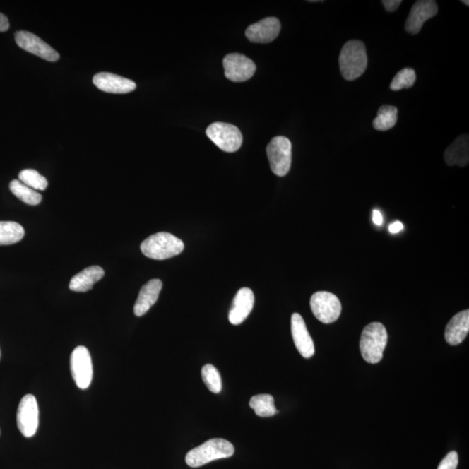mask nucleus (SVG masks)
<instances>
[{
	"label": "nucleus",
	"instance_id": "f257e3e1",
	"mask_svg": "<svg viewBox=\"0 0 469 469\" xmlns=\"http://www.w3.org/2000/svg\"><path fill=\"white\" fill-rule=\"evenodd\" d=\"M339 66L346 81H352L360 78L368 66L364 44L360 40L348 41L340 52Z\"/></svg>",
	"mask_w": 469,
	"mask_h": 469
},
{
	"label": "nucleus",
	"instance_id": "f03ea898",
	"mask_svg": "<svg viewBox=\"0 0 469 469\" xmlns=\"http://www.w3.org/2000/svg\"><path fill=\"white\" fill-rule=\"evenodd\" d=\"M234 453V448L232 442L225 439L215 438L189 451L185 456V461L188 466L199 468L210 461L229 458Z\"/></svg>",
	"mask_w": 469,
	"mask_h": 469
},
{
	"label": "nucleus",
	"instance_id": "7ed1b4c3",
	"mask_svg": "<svg viewBox=\"0 0 469 469\" xmlns=\"http://www.w3.org/2000/svg\"><path fill=\"white\" fill-rule=\"evenodd\" d=\"M143 255L155 260H165L181 254L184 251L183 241L167 232L151 234L141 244Z\"/></svg>",
	"mask_w": 469,
	"mask_h": 469
},
{
	"label": "nucleus",
	"instance_id": "20e7f679",
	"mask_svg": "<svg viewBox=\"0 0 469 469\" xmlns=\"http://www.w3.org/2000/svg\"><path fill=\"white\" fill-rule=\"evenodd\" d=\"M388 343V332L383 324L372 323L363 328L360 350L367 362L376 364L384 357V352Z\"/></svg>",
	"mask_w": 469,
	"mask_h": 469
},
{
	"label": "nucleus",
	"instance_id": "39448f33",
	"mask_svg": "<svg viewBox=\"0 0 469 469\" xmlns=\"http://www.w3.org/2000/svg\"><path fill=\"white\" fill-rule=\"evenodd\" d=\"M267 155L271 171L278 177H285L290 172L292 161V146L289 138L278 136L267 146Z\"/></svg>",
	"mask_w": 469,
	"mask_h": 469
},
{
	"label": "nucleus",
	"instance_id": "423d86ee",
	"mask_svg": "<svg viewBox=\"0 0 469 469\" xmlns=\"http://www.w3.org/2000/svg\"><path fill=\"white\" fill-rule=\"evenodd\" d=\"M206 134L219 149L226 153H234L243 143V135L233 124L214 123L207 128Z\"/></svg>",
	"mask_w": 469,
	"mask_h": 469
},
{
	"label": "nucleus",
	"instance_id": "0eeeda50",
	"mask_svg": "<svg viewBox=\"0 0 469 469\" xmlns=\"http://www.w3.org/2000/svg\"><path fill=\"white\" fill-rule=\"evenodd\" d=\"M310 308L317 320L325 324L334 323L342 313V304L336 295L319 291L310 298Z\"/></svg>",
	"mask_w": 469,
	"mask_h": 469
},
{
	"label": "nucleus",
	"instance_id": "6e6552de",
	"mask_svg": "<svg viewBox=\"0 0 469 469\" xmlns=\"http://www.w3.org/2000/svg\"><path fill=\"white\" fill-rule=\"evenodd\" d=\"M71 370L78 387L81 389L89 388L93 376L92 357L85 346H78L71 355Z\"/></svg>",
	"mask_w": 469,
	"mask_h": 469
},
{
	"label": "nucleus",
	"instance_id": "1a4fd4ad",
	"mask_svg": "<svg viewBox=\"0 0 469 469\" xmlns=\"http://www.w3.org/2000/svg\"><path fill=\"white\" fill-rule=\"evenodd\" d=\"M40 410L36 397L25 395L20 400L17 412V425L25 437H32L39 427Z\"/></svg>",
	"mask_w": 469,
	"mask_h": 469
},
{
	"label": "nucleus",
	"instance_id": "9d476101",
	"mask_svg": "<svg viewBox=\"0 0 469 469\" xmlns=\"http://www.w3.org/2000/svg\"><path fill=\"white\" fill-rule=\"evenodd\" d=\"M15 41L23 50L40 57L47 61L56 62L60 59L58 52L32 32H17L15 33Z\"/></svg>",
	"mask_w": 469,
	"mask_h": 469
},
{
	"label": "nucleus",
	"instance_id": "9b49d317",
	"mask_svg": "<svg viewBox=\"0 0 469 469\" xmlns=\"http://www.w3.org/2000/svg\"><path fill=\"white\" fill-rule=\"evenodd\" d=\"M222 64H224L225 77L233 82L249 81L256 71V64L251 59L240 54L227 55Z\"/></svg>",
	"mask_w": 469,
	"mask_h": 469
},
{
	"label": "nucleus",
	"instance_id": "f8f14e48",
	"mask_svg": "<svg viewBox=\"0 0 469 469\" xmlns=\"http://www.w3.org/2000/svg\"><path fill=\"white\" fill-rule=\"evenodd\" d=\"M438 6L434 0H420L416 1L407 18L405 29L408 33L418 34L423 24L431 18L436 16Z\"/></svg>",
	"mask_w": 469,
	"mask_h": 469
},
{
	"label": "nucleus",
	"instance_id": "ddd939ff",
	"mask_svg": "<svg viewBox=\"0 0 469 469\" xmlns=\"http://www.w3.org/2000/svg\"><path fill=\"white\" fill-rule=\"evenodd\" d=\"M281 31V23L278 18L270 17L249 26L245 35L253 43H271L277 39Z\"/></svg>",
	"mask_w": 469,
	"mask_h": 469
},
{
	"label": "nucleus",
	"instance_id": "4468645a",
	"mask_svg": "<svg viewBox=\"0 0 469 469\" xmlns=\"http://www.w3.org/2000/svg\"><path fill=\"white\" fill-rule=\"evenodd\" d=\"M291 333L299 353L304 358L312 357L315 354V345L304 319L298 313H294L291 316Z\"/></svg>",
	"mask_w": 469,
	"mask_h": 469
},
{
	"label": "nucleus",
	"instance_id": "2eb2a0df",
	"mask_svg": "<svg viewBox=\"0 0 469 469\" xmlns=\"http://www.w3.org/2000/svg\"><path fill=\"white\" fill-rule=\"evenodd\" d=\"M93 84L103 92L115 94L133 92L137 88L136 83L131 79L109 73H100L94 76Z\"/></svg>",
	"mask_w": 469,
	"mask_h": 469
},
{
	"label": "nucleus",
	"instance_id": "dca6fc26",
	"mask_svg": "<svg viewBox=\"0 0 469 469\" xmlns=\"http://www.w3.org/2000/svg\"><path fill=\"white\" fill-rule=\"evenodd\" d=\"M254 302V293L251 289L242 288L238 290L229 314L230 323L239 325L244 323L252 311Z\"/></svg>",
	"mask_w": 469,
	"mask_h": 469
},
{
	"label": "nucleus",
	"instance_id": "f3484780",
	"mask_svg": "<svg viewBox=\"0 0 469 469\" xmlns=\"http://www.w3.org/2000/svg\"><path fill=\"white\" fill-rule=\"evenodd\" d=\"M162 283L160 279L150 280L140 290L134 306V314L137 316L145 315L156 304L162 290Z\"/></svg>",
	"mask_w": 469,
	"mask_h": 469
},
{
	"label": "nucleus",
	"instance_id": "a211bd4d",
	"mask_svg": "<svg viewBox=\"0 0 469 469\" xmlns=\"http://www.w3.org/2000/svg\"><path fill=\"white\" fill-rule=\"evenodd\" d=\"M469 331L468 309L456 314L446 327L445 340L450 345L456 346L466 339Z\"/></svg>",
	"mask_w": 469,
	"mask_h": 469
},
{
	"label": "nucleus",
	"instance_id": "6ab92c4d",
	"mask_svg": "<svg viewBox=\"0 0 469 469\" xmlns=\"http://www.w3.org/2000/svg\"><path fill=\"white\" fill-rule=\"evenodd\" d=\"M105 271L100 266H90L71 278L69 288L75 292H86L104 278Z\"/></svg>",
	"mask_w": 469,
	"mask_h": 469
},
{
	"label": "nucleus",
	"instance_id": "aec40b11",
	"mask_svg": "<svg viewBox=\"0 0 469 469\" xmlns=\"http://www.w3.org/2000/svg\"><path fill=\"white\" fill-rule=\"evenodd\" d=\"M468 136L461 135L446 150L444 153L445 161L450 166L457 165L464 167L468 164Z\"/></svg>",
	"mask_w": 469,
	"mask_h": 469
},
{
	"label": "nucleus",
	"instance_id": "412c9836",
	"mask_svg": "<svg viewBox=\"0 0 469 469\" xmlns=\"http://www.w3.org/2000/svg\"><path fill=\"white\" fill-rule=\"evenodd\" d=\"M25 237V230L16 222L0 221V245L18 243Z\"/></svg>",
	"mask_w": 469,
	"mask_h": 469
},
{
	"label": "nucleus",
	"instance_id": "4be33fe9",
	"mask_svg": "<svg viewBox=\"0 0 469 469\" xmlns=\"http://www.w3.org/2000/svg\"><path fill=\"white\" fill-rule=\"evenodd\" d=\"M249 406L260 417H271L278 413L275 407L273 396L266 394L254 396L249 400Z\"/></svg>",
	"mask_w": 469,
	"mask_h": 469
},
{
	"label": "nucleus",
	"instance_id": "5701e85b",
	"mask_svg": "<svg viewBox=\"0 0 469 469\" xmlns=\"http://www.w3.org/2000/svg\"><path fill=\"white\" fill-rule=\"evenodd\" d=\"M10 190L17 196L21 201L29 204V206H37L42 201V196L40 193L34 191L33 189L30 188L28 185L23 184L20 180H13L11 182Z\"/></svg>",
	"mask_w": 469,
	"mask_h": 469
},
{
	"label": "nucleus",
	"instance_id": "b1692460",
	"mask_svg": "<svg viewBox=\"0 0 469 469\" xmlns=\"http://www.w3.org/2000/svg\"><path fill=\"white\" fill-rule=\"evenodd\" d=\"M398 109L392 105H383L378 111L377 117L373 121V126L376 130L385 131L391 130L397 122Z\"/></svg>",
	"mask_w": 469,
	"mask_h": 469
},
{
	"label": "nucleus",
	"instance_id": "393cba45",
	"mask_svg": "<svg viewBox=\"0 0 469 469\" xmlns=\"http://www.w3.org/2000/svg\"><path fill=\"white\" fill-rule=\"evenodd\" d=\"M202 378L204 384L214 394L222 391V378L217 368L211 364H206L202 369Z\"/></svg>",
	"mask_w": 469,
	"mask_h": 469
},
{
	"label": "nucleus",
	"instance_id": "a878e982",
	"mask_svg": "<svg viewBox=\"0 0 469 469\" xmlns=\"http://www.w3.org/2000/svg\"><path fill=\"white\" fill-rule=\"evenodd\" d=\"M18 179L33 190L44 191L48 186L47 179L35 170H23L18 175Z\"/></svg>",
	"mask_w": 469,
	"mask_h": 469
},
{
	"label": "nucleus",
	"instance_id": "bb28decb",
	"mask_svg": "<svg viewBox=\"0 0 469 469\" xmlns=\"http://www.w3.org/2000/svg\"><path fill=\"white\" fill-rule=\"evenodd\" d=\"M416 81V74L414 69L412 68H404L396 73L395 78L391 84V89L392 90H400L404 88H410L413 86Z\"/></svg>",
	"mask_w": 469,
	"mask_h": 469
},
{
	"label": "nucleus",
	"instance_id": "cd10ccee",
	"mask_svg": "<svg viewBox=\"0 0 469 469\" xmlns=\"http://www.w3.org/2000/svg\"><path fill=\"white\" fill-rule=\"evenodd\" d=\"M458 453L456 451L449 452L441 461L437 469H456L458 466Z\"/></svg>",
	"mask_w": 469,
	"mask_h": 469
},
{
	"label": "nucleus",
	"instance_id": "c85d7f7f",
	"mask_svg": "<svg viewBox=\"0 0 469 469\" xmlns=\"http://www.w3.org/2000/svg\"><path fill=\"white\" fill-rule=\"evenodd\" d=\"M381 3L384 4L386 10L392 13V11L398 9V7L403 1L402 0H384Z\"/></svg>",
	"mask_w": 469,
	"mask_h": 469
},
{
	"label": "nucleus",
	"instance_id": "c756f323",
	"mask_svg": "<svg viewBox=\"0 0 469 469\" xmlns=\"http://www.w3.org/2000/svg\"><path fill=\"white\" fill-rule=\"evenodd\" d=\"M10 28L8 18L4 15L0 13V32H6Z\"/></svg>",
	"mask_w": 469,
	"mask_h": 469
},
{
	"label": "nucleus",
	"instance_id": "7c9ffc66",
	"mask_svg": "<svg viewBox=\"0 0 469 469\" xmlns=\"http://www.w3.org/2000/svg\"><path fill=\"white\" fill-rule=\"evenodd\" d=\"M403 229V225L402 222L399 221H396L395 222H393L391 225L388 227L389 232L392 234H396L400 232Z\"/></svg>",
	"mask_w": 469,
	"mask_h": 469
},
{
	"label": "nucleus",
	"instance_id": "2f4dec72",
	"mask_svg": "<svg viewBox=\"0 0 469 469\" xmlns=\"http://www.w3.org/2000/svg\"><path fill=\"white\" fill-rule=\"evenodd\" d=\"M373 222L374 225L381 226L384 224V218L379 210H374L373 213Z\"/></svg>",
	"mask_w": 469,
	"mask_h": 469
},
{
	"label": "nucleus",
	"instance_id": "473e14b6",
	"mask_svg": "<svg viewBox=\"0 0 469 469\" xmlns=\"http://www.w3.org/2000/svg\"><path fill=\"white\" fill-rule=\"evenodd\" d=\"M461 2L464 3L465 5H467L468 6H469V5H468V1H461Z\"/></svg>",
	"mask_w": 469,
	"mask_h": 469
}]
</instances>
